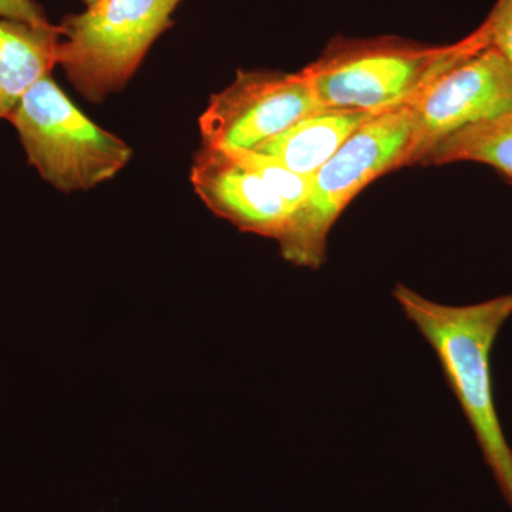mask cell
<instances>
[{"label": "cell", "instance_id": "6da1fadb", "mask_svg": "<svg viewBox=\"0 0 512 512\" xmlns=\"http://www.w3.org/2000/svg\"><path fill=\"white\" fill-rule=\"evenodd\" d=\"M393 296L436 352L485 463L512 508V450L495 409L491 375L495 340L512 316V293L473 305L450 306L397 284Z\"/></svg>", "mask_w": 512, "mask_h": 512}, {"label": "cell", "instance_id": "7a4b0ae2", "mask_svg": "<svg viewBox=\"0 0 512 512\" xmlns=\"http://www.w3.org/2000/svg\"><path fill=\"white\" fill-rule=\"evenodd\" d=\"M488 45L484 23L451 45L339 36L302 73L320 106L382 113L410 103L441 74Z\"/></svg>", "mask_w": 512, "mask_h": 512}, {"label": "cell", "instance_id": "3957f363", "mask_svg": "<svg viewBox=\"0 0 512 512\" xmlns=\"http://www.w3.org/2000/svg\"><path fill=\"white\" fill-rule=\"evenodd\" d=\"M413 153L412 101L363 124L315 174L308 197L289 218L278 239L286 261L320 268L330 229L350 201L382 175L412 165Z\"/></svg>", "mask_w": 512, "mask_h": 512}, {"label": "cell", "instance_id": "277c9868", "mask_svg": "<svg viewBox=\"0 0 512 512\" xmlns=\"http://www.w3.org/2000/svg\"><path fill=\"white\" fill-rule=\"evenodd\" d=\"M183 0H97L60 29L59 64L84 99L123 89Z\"/></svg>", "mask_w": 512, "mask_h": 512}, {"label": "cell", "instance_id": "5b68a950", "mask_svg": "<svg viewBox=\"0 0 512 512\" xmlns=\"http://www.w3.org/2000/svg\"><path fill=\"white\" fill-rule=\"evenodd\" d=\"M8 120L30 164L59 191L92 190L130 161V147L87 119L49 76L26 93Z\"/></svg>", "mask_w": 512, "mask_h": 512}, {"label": "cell", "instance_id": "8992f818", "mask_svg": "<svg viewBox=\"0 0 512 512\" xmlns=\"http://www.w3.org/2000/svg\"><path fill=\"white\" fill-rule=\"evenodd\" d=\"M320 107L302 70H239L202 113V141L217 150H254Z\"/></svg>", "mask_w": 512, "mask_h": 512}, {"label": "cell", "instance_id": "52a82bcc", "mask_svg": "<svg viewBox=\"0 0 512 512\" xmlns=\"http://www.w3.org/2000/svg\"><path fill=\"white\" fill-rule=\"evenodd\" d=\"M512 107V63L485 46L437 77L412 101L413 163L451 134Z\"/></svg>", "mask_w": 512, "mask_h": 512}, {"label": "cell", "instance_id": "ba28073f", "mask_svg": "<svg viewBox=\"0 0 512 512\" xmlns=\"http://www.w3.org/2000/svg\"><path fill=\"white\" fill-rule=\"evenodd\" d=\"M191 184L214 214L241 231L278 241L292 215L289 205L227 150L202 147Z\"/></svg>", "mask_w": 512, "mask_h": 512}, {"label": "cell", "instance_id": "9c48e42d", "mask_svg": "<svg viewBox=\"0 0 512 512\" xmlns=\"http://www.w3.org/2000/svg\"><path fill=\"white\" fill-rule=\"evenodd\" d=\"M379 113L320 107L254 148L301 175L315 177L363 124Z\"/></svg>", "mask_w": 512, "mask_h": 512}, {"label": "cell", "instance_id": "30bf717a", "mask_svg": "<svg viewBox=\"0 0 512 512\" xmlns=\"http://www.w3.org/2000/svg\"><path fill=\"white\" fill-rule=\"evenodd\" d=\"M59 26L0 18V120L59 64Z\"/></svg>", "mask_w": 512, "mask_h": 512}, {"label": "cell", "instance_id": "8fae6325", "mask_svg": "<svg viewBox=\"0 0 512 512\" xmlns=\"http://www.w3.org/2000/svg\"><path fill=\"white\" fill-rule=\"evenodd\" d=\"M471 161L490 165L512 181V107L493 119L463 128L436 144L419 164Z\"/></svg>", "mask_w": 512, "mask_h": 512}, {"label": "cell", "instance_id": "7c38bea8", "mask_svg": "<svg viewBox=\"0 0 512 512\" xmlns=\"http://www.w3.org/2000/svg\"><path fill=\"white\" fill-rule=\"evenodd\" d=\"M242 164L255 171L289 205L293 212L306 200L311 191L313 178L293 173L275 158L255 150H227Z\"/></svg>", "mask_w": 512, "mask_h": 512}, {"label": "cell", "instance_id": "4fadbf2b", "mask_svg": "<svg viewBox=\"0 0 512 512\" xmlns=\"http://www.w3.org/2000/svg\"><path fill=\"white\" fill-rule=\"evenodd\" d=\"M483 23L490 46L512 63V0H497Z\"/></svg>", "mask_w": 512, "mask_h": 512}, {"label": "cell", "instance_id": "5bb4252c", "mask_svg": "<svg viewBox=\"0 0 512 512\" xmlns=\"http://www.w3.org/2000/svg\"><path fill=\"white\" fill-rule=\"evenodd\" d=\"M0 18L19 20L33 26L52 25L35 0H0Z\"/></svg>", "mask_w": 512, "mask_h": 512}, {"label": "cell", "instance_id": "9a60e30c", "mask_svg": "<svg viewBox=\"0 0 512 512\" xmlns=\"http://www.w3.org/2000/svg\"><path fill=\"white\" fill-rule=\"evenodd\" d=\"M83 2L86 3L87 8H89V6L94 5V3L97 2V0H83Z\"/></svg>", "mask_w": 512, "mask_h": 512}, {"label": "cell", "instance_id": "2e32d148", "mask_svg": "<svg viewBox=\"0 0 512 512\" xmlns=\"http://www.w3.org/2000/svg\"><path fill=\"white\" fill-rule=\"evenodd\" d=\"M511 183H512V181H511Z\"/></svg>", "mask_w": 512, "mask_h": 512}]
</instances>
